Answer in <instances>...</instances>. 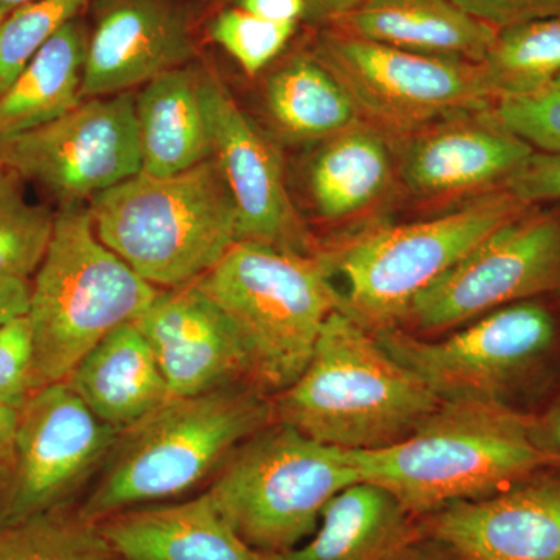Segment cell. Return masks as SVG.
Wrapping results in <instances>:
<instances>
[{
	"label": "cell",
	"mask_w": 560,
	"mask_h": 560,
	"mask_svg": "<svg viewBox=\"0 0 560 560\" xmlns=\"http://www.w3.org/2000/svg\"><path fill=\"white\" fill-rule=\"evenodd\" d=\"M276 422L348 452L377 451L411 436L442 400L337 308L300 378L272 396Z\"/></svg>",
	"instance_id": "obj_1"
},
{
	"label": "cell",
	"mask_w": 560,
	"mask_h": 560,
	"mask_svg": "<svg viewBox=\"0 0 560 560\" xmlns=\"http://www.w3.org/2000/svg\"><path fill=\"white\" fill-rule=\"evenodd\" d=\"M275 422L272 396L246 382L198 396L168 397L120 431L101 478L77 511L84 521L98 523L183 495L217 474L238 445Z\"/></svg>",
	"instance_id": "obj_2"
},
{
	"label": "cell",
	"mask_w": 560,
	"mask_h": 560,
	"mask_svg": "<svg viewBox=\"0 0 560 560\" xmlns=\"http://www.w3.org/2000/svg\"><path fill=\"white\" fill-rule=\"evenodd\" d=\"M533 416L475 401H442L411 436L377 451L348 452L360 480L388 490L418 517L456 501L511 488L556 466Z\"/></svg>",
	"instance_id": "obj_3"
},
{
	"label": "cell",
	"mask_w": 560,
	"mask_h": 560,
	"mask_svg": "<svg viewBox=\"0 0 560 560\" xmlns=\"http://www.w3.org/2000/svg\"><path fill=\"white\" fill-rule=\"evenodd\" d=\"M374 335L442 401L536 416L560 386V293L504 305L441 337L397 326Z\"/></svg>",
	"instance_id": "obj_4"
},
{
	"label": "cell",
	"mask_w": 560,
	"mask_h": 560,
	"mask_svg": "<svg viewBox=\"0 0 560 560\" xmlns=\"http://www.w3.org/2000/svg\"><path fill=\"white\" fill-rule=\"evenodd\" d=\"M319 256L242 241L197 279L230 319L250 385L276 396L311 363L327 318L342 307Z\"/></svg>",
	"instance_id": "obj_5"
},
{
	"label": "cell",
	"mask_w": 560,
	"mask_h": 560,
	"mask_svg": "<svg viewBox=\"0 0 560 560\" xmlns=\"http://www.w3.org/2000/svg\"><path fill=\"white\" fill-rule=\"evenodd\" d=\"M90 212L98 238L156 289L201 278L238 242L237 209L213 158L178 175L140 172Z\"/></svg>",
	"instance_id": "obj_6"
},
{
	"label": "cell",
	"mask_w": 560,
	"mask_h": 560,
	"mask_svg": "<svg viewBox=\"0 0 560 560\" xmlns=\"http://www.w3.org/2000/svg\"><path fill=\"white\" fill-rule=\"evenodd\" d=\"M158 291L98 238L90 209L65 206L31 290L36 389L65 382L110 331L138 318Z\"/></svg>",
	"instance_id": "obj_7"
},
{
	"label": "cell",
	"mask_w": 560,
	"mask_h": 560,
	"mask_svg": "<svg viewBox=\"0 0 560 560\" xmlns=\"http://www.w3.org/2000/svg\"><path fill=\"white\" fill-rule=\"evenodd\" d=\"M529 208L503 187L430 220L372 224L320 249L319 257L346 280L342 311L375 334L399 326L420 293Z\"/></svg>",
	"instance_id": "obj_8"
},
{
	"label": "cell",
	"mask_w": 560,
	"mask_h": 560,
	"mask_svg": "<svg viewBox=\"0 0 560 560\" xmlns=\"http://www.w3.org/2000/svg\"><path fill=\"white\" fill-rule=\"evenodd\" d=\"M359 481L348 452L275 422L231 453L206 493L248 547L280 555L304 544L329 501Z\"/></svg>",
	"instance_id": "obj_9"
},
{
	"label": "cell",
	"mask_w": 560,
	"mask_h": 560,
	"mask_svg": "<svg viewBox=\"0 0 560 560\" xmlns=\"http://www.w3.org/2000/svg\"><path fill=\"white\" fill-rule=\"evenodd\" d=\"M312 54L340 81L360 120L394 145L434 121L493 108L482 62L431 57L324 28Z\"/></svg>",
	"instance_id": "obj_10"
},
{
	"label": "cell",
	"mask_w": 560,
	"mask_h": 560,
	"mask_svg": "<svg viewBox=\"0 0 560 560\" xmlns=\"http://www.w3.org/2000/svg\"><path fill=\"white\" fill-rule=\"evenodd\" d=\"M560 293V202L530 206L420 293L400 319L416 337L447 334L514 302Z\"/></svg>",
	"instance_id": "obj_11"
},
{
	"label": "cell",
	"mask_w": 560,
	"mask_h": 560,
	"mask_svg": "<svg viewBox=\"0 0 560 560\" xmlns=\"http://www.w3.org/2000/svg\"><path fill=\"white\" fill-rule=\"evenodd\" d=\"M0 165L65 206L94 200L142 172L131 92L83 98L49 124L0 139Z\"/></svg>",
	"instance_id": "obj_12"
},
{
	"label": "cell",
	"mask_w": 560,
	"mask_h": 560,
	"mask_svg": "<svg viewBox=\"0 0 560 560\" xmlns=\"http://www.w3.org/2000/svg\"><path fill=\"white\" fill-rule=\"evenodd\" d=\"M119 434L68 383L36 390L20 410L13 458L0 481V525L68 506L108 459Z\"/></svg>",
	"instance_id": "obj_13"
},
{
	"label": "cell",
	"mask_w": 560,
	"mask_h": 560,
	"mask_svg": "<svg viewBox=\"0 0 560 560\" xmlns=\"http://www.w3.org/2000/svg\"><path fill=\"white\" fill-rule=\"evenodd\" d=\"M202 102L208 117L212 158L231 191L238 219V242L319 256L291 201L279 151L234 101L219 77L201 72Z\"/></svg>",
	"instance_id": "obj_14"
},
{
	"label": "cell",
	"mask_w": 560,
	"mask_h": 560,
	"mask_svg": "<svg viewBox=\"0 0 560 560\" xmlns=\"http://www.w3.org/2000/svg\"><path fill=\"white\" fill-rule=\"evenodd\" d=\"M399 189L423 206H451L503 189L534 153L495 106L453 114L394 145Z\"/></svg>",
	"instance_id": "obj_15"
},
{
	"label": "cell",
	"mask_w": 560,
	"mask_h": 560,
	"mask_svg": "<svg viewBox=\"0 0 560 560\" xmlns=\"http://www.w3.org/2000/svg\"><path fill=\"white\" fill-rule=\"evenodd\" d=\"M425 539L464 560H560V467H545L485 499L420 517Z\"/></svg>",
	"instance_id": "obj_16"
},
{
	"label": "cell",
	"mask_w": 560,
	"mask_h": 560,
	"mask_svg": "<svg viewBox=\"0 0 560 560\" xmlns=\"http://www.w3.org/2000/svg\"><path fill=\"white\" fill-rule=\"evenodd\" d=\"M132 324L149 341L171 397L249 383L245 355L230 319L197 280L158 291Z\"/></svg>",
	"instance_id": "obj_17"
},
{
	"label": "cell",
	"mask_w": 560,
	"mask_h": 560,
	"mask_svg": "<svg viewBox=\"0 0 560 560\" xmlns=\"http://www.w3.org/2000/svg\"><path fill=\"white\" fill-rule=\"evenodd\" d=\"M194 54L189 25L171 0H105L86 40L81 95L124 94Z\"/></svg>",
	"instance_id": "obj_18"
},
{
	"label": "cell",
	"mask_w": 560,
	"mask_h": 560,
	"mask_svg": "<svg viewBox=\"0 0 560 560\" xmlns=\"http://www.w3.org/2000/svg\"><path fill=\"white\" fill-rule=\"evenodd\" d=\"M97 525L120 560H261L206 492L179 503L121 511Z\"/></svg>",
	"instance_id": "obj_19"
},
{
	"label": "cell",
	"mask_w": 560,
	"mask_h": 560,
	"mask_svg": "<svg viewBox=\"0 0 560 560\" xmlns=\"http://www.w3.org/2000/svg\"><path fill=\"white\" fill-rule=\"evenodd\" d=\"M307 189L326 223L349 226L374 217L399 190L394 143L363 121L324 140L308 165Z\"/></svg>",
	"instance_id": "obj_20"
},
{
	"label": "cell",
	"mask_w": 560,
	"mask_h": 560,
	"mask_svg": "<svg viewBox=\"0 0 560 560\" xmlns=\"http://www.w3.org/2000/svg\"><path fill=\"white\" fill-rule=\"evenodd\" d=\"M420 539L418 515L388 490L359 481L329 501L307 544L261 560H396Z\"/></svg>",
	"instance_id": "obj_21"
},
{
	"label": "cell",
	"mask_w": 560,
	"mask_h": 560,
	"mask_svg": "<svg viewBox=\"0 0 560 560\" xmlns=\"http://www.w3.org/2000/svg\"><path fill=\"white\" fill-rule=\"evenodd\" d=\"M324 28L396 49L471 62L485 61L499 32L453 0H364Z\"/></svg>",
	"instance_id": "obj_22"
},
{
	"label": "cell",
	"mask_w": 560,
	"mask_h": 560,
	"mask_svg": "<svg viewBox=\"0 0 560 560\" xmlns=\"http://www.w3.org/2000/svg\"><path fill=\"white\" fill-rule=\"evenodd\" d=\"M65 382L102 422L119 431L171 397L149 341L132 323L110 331Z\"/></svg>",
	"instance_id": "obj_23"
},
{
	"label": "cell",
	"mask_w": 560,
	"mask_h": 560,
	"mask_svg": "<svg viewBox=\"0 0 560 560\" xmlns=\"http://www.w3.org/2000/svg\"><path fill=\"white\" fill-rule=\"evenodd\" d=\"M142 172L178 175L212 158L201 72L178 68L149 81L136 98Z\"/></svg>",
	"instance_id": "obj_24"
},
{
	"label": "cell",
	"mask_w": 560,
	"mask_h": 560,
	"mask_svg": "<svg viewBox=\"0 0 560 560\" xmlns=\"http://www.w3.org/2000/svg\"><path fill=\"white\" fill-rule=\"evenodd\" d=\"M86 38L72 21L43 46L0 94V139L58 119L83 101Z\"/></svg>",
	"instance_id": "obj_25"
},
{
	"label": "cell",
	"mask_w": 560,
	"mask_h": 560,
	"mask_svg": "<svg viewBox=\"0 0 560 560\" xmlns=\"http://www.w3.org/2000/svg\"><path fill=\"white\" fill-rule=\"evenodd\" d=\"M264 97L272 127L290 142L320 143L361 121L340 81L312 51L280 65Z\"/></svg>",
	"instance_id": "obj_26"
},
{
	"label": "cell",
	"mask_w": 560,
	"mask_h": 560,
	"mask_svg": "<svg viewBox=\"0 0 560 560\" xmlns=\"http://www.w3.org/2000/svg\"><path fill=\"white\" fill-rule=\"evenodd\" d=\"M482 66L499 102L552 86L560 77V18L501 28Z\"/></svg>",
	"instance_id": "obj_27"
},
{
	"label": "cell",
	"mask_w": 560,
	"mask_h": 560,
	"mask_svg": "<svg viewBox=\"0 0 560 560\" xmlns=\"http://www.w3.org/2000/svg\"><path fill=\"white\" fill-rule=\"evenodd\" d=\"M0 560H120L97 523L79 511L46 512L0 525Z\"/></svg>",
	"instance_id": "obj_28"
},
{
	"label": "cell",
	"mask_w": 560,
	"mask_h": 560,
	"mask_svg": "<svg viewBox=\"0 0 560 560\" xmlns=\"http://www.w3.org/2000/svg\"><path fill=\"white\" fill-rule=\"evenodd\" d=\"M55 217L28 201L21 178L0 165V278L28 279L38 270Z\"/></svg>",
	"instance_id": "obj_29"
},
{
	"label": "cell",
	"mask_w": 560,
	"mask_h": 560,
	"mask_svg": "<svg viewBox=\"0 0 560 560\" xmlns=\"http://www.w3.org/2000/svg\"><path fill=\"white\" fill-rule=\"evenodd\" d=\"M86 2L33 0L10 11L0 27V94L43 46L73 21Z\"/></svg>",
	"instance_id": "obj_30"
},
{
	"label": "cell",
	"mask_w": 560,
	"mask_h": 560,
	"mask_svg": "<svg viewBox=\"0 0 560 560\" xmlns=\"http://www.w3.org/2000/svg\"><path fill=\"white\" fill-rule=\"evenodd\" d=\"M296 32L294 24L261 20L248 11H221L210 24V36L249 77L259 75L285 50Z\"/></svg>",
	"instance_id": "obj_31"
},
{
	"label": "cell",
	"mask_w": 560,
	"mask_h": 560,
	"mask_svg": "<svg viewBox=\"0 0 560 560\" xmlns=\"http://www.w3.org/2000/svg\"><path fill=\"white\" fill-rule=\"evenodd\" d=\"M499 119L537 153L560 154V84L495 105Z\"/></svg>",
	"instance_id": "obj_32"
},
{
	"label": "cell",
	"mask_w": 560,
	"mask_h": 560,
	"mask_svg": "<svg viewBox=\"0 0 560 560\" xmlns=\"http://www.w3.org/2000/svg\"><path fill=\"white\" fill-rule=\"evenodd\" d=\"M36 390L32 327L25 315L0 324V405L20 411Z\"/></svg>",
	"instance_id": "obj_33"
},
{
	"label": "cell",
	"mask_w": 560,
	"mask_h": 560,
	"mask_svg": "<svg viewBox=\"0 0 560 560\" xmlns=\"http://www.w3.org/2000/svg\"><path fill=\"white\" fill-rule=\"evenodd\" d=\"M504 189L529 206L560 202V154L534 151L508 179Z\"/></svg>",
	"instance_id": "obj_34"
},
{
	"label": "cell",
	"mask_w": 560,
	"mask_h": 560,
	"mask_svg": "<svg viewBox=\"0 0 560 560\" xmlns=\"http://www.w3.org/2000/svg\"><path fill=\"white\" fill-rule=\"evenodd\" d=\"M459 9L501 31L523 22L560 18V0H453Z\"/></svg>",
	"instance_id": "obj_35"
},
{
	"label": "cell",
	"mask_w": 560,
	"mask_h": 560,
	"mask_svg": "<svg viewBox=\"0 0 560 560\" xmlns=\"http://www.w3.org/2000/svg\"><path fill=\"white\" fill-rule=\"evenodd\" d=\"M530 427L541 451L560 467V386L550 401L530 418Z\"/></svg>",
	"instance_id": "obj_36"
},
{
	"label": "cell",
	"mask_w": 560,
	"mask_h": 560,
	"mask_svg": "<svg viewBox=\"0 0 560 560\" xmlns=\"http://www.w3.org/2000/svg\"><path fill=\"white\" fill-rule=\"evenodd\" d=\"M238 7L261 20L278 24H300L305 20V0H238Z\"/></svg>",
	"instance_id": "obj_37"
},
{
	"label": "cell",
	"mask_w": 560,
	"mask_h": 560,
	"mask_svg": "<svg viewBox=\"0 0 560 560\" xmlns=\"http://www.w3.org/2000/svg\"><path fill=\"white\" fill-rule=\"evenodd\" d=\"M31 290L28 279L0 278V324L27 315Z\"/></svg>",
	"instance_id": "obj_38"
},
{
	"label": "cell",
	"mask_w": 560,
	"mask_h": 560,
	"mask_svg": "<svg viewBox=\"0 0 560 560\" xmlns=\"http://www.w3.org/2000/svg\"><path fill=\"white\" fill-rule=\"evenodd\" d=\"M364 0H305V22L329 27L335 21L355 10Z\"/></svg>",
	"instance_id": "obj_39"
},
{
	"label": "cell",
	"mask_w": 560,
	"mask_h": 560,
	"mask_svg": "<svg viewBox=\"0 0 560 560\" xmlns=\"http://www.w3.org/2000/svg\"><path fill=\"white\" fill-rule=\"evenodd\" d=\"M18 419H20V411L0 405V481L5 477L13 458Z\"/></svg>",
	"instance_id": "obj_40"
},
{
	"label": "cell",
	"mask_w": 560,
	"mask_h": 560,
	"mask_svg": "<svg viewBox=\"0 0 560 560\" xmlns=\"http://www.w3.org/2000/svg\"><path fill=\"white\" fill-rule=\"evenodd\" d=\"M396 560H464L451 548L431 539H420L401 552Z\"/></svg>",
	"instance_id": "obj_41"
},
{
	"label": "cell",
	"mask_w": 560,
	"mask_h": 560,
	"mask_svg": "<svg viewBox=\"0 0 560 560\" xmlns=\"http://www.w3.org/2000/svg\"><path fill=\"white\" fill-rule=\"evenodd\" d=\"M31 2H33V0H0V10L13 11L20 9L22 5H25V3Z\"/></svg>",
	"instance_id": "obj_42"
},
{
	"label": "cell",
	"mask_w": 560,
	"mask_h": 560,
	"mask_svg": "<svg viewBox=\"0 0 560 560\" xmlns=\"http://www.w3.org/2000/svg\"><path fill=\"white\" fill-rule=\"evenodd\" d=\"M10 11L0 10V27H2L3 21L9 16Z\"/></svg>",
	"instance_id": "obj_43"
},
{
	"label": "cell",
	"mask_w": 560,
	"mask_h": 560,
	"mask_svg": "<svg viewBox=\"0 0 560 560\" xmlns=\"http://www.w3.org/2000/svg\"><path fill=\"white\" fill-rule=\"evenodd\" d=\"M555 84H560V77H559L558 81H556Z\"/></svg>",
	"instance_id": "obj_44"
}]
</instances>
